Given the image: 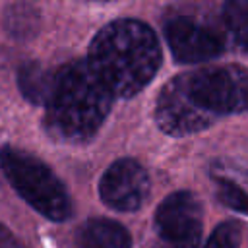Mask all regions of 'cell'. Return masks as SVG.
I'll return each instance as SVG.
<instances>
[{
	"instance_id": "obj_1",
	"label": "cell",
	"mask_w": 248,
	"mask_h": 248,
	"mask_svg": "<svg viewBox=\"0 0 248 248\" xmlns=\"http://www.w3.org/2000/svg\"><path fill=\"white\" fill-rule=\"evenodd\" d=\"M240 112H248V70L205 66L172 78L161 89L155 122L169 136H188Z\"/></svg>"
},
{
	"instance_id": "obj_2",
	"label": "cell",
	"mask_w": 248,
	"mask_h": 248,
	"mask_svg": "<svg viewBox=\"0 0 248 248\" xmlns=\"http://www.w3.org/2000/svg\"><path fill=\"white\" fill-rule=\"evenodd\" d=\"M87 62L114 97H132L157 74L161 46L153 29L143 21L116 19L95 35Z\"/></svg>"
},
{
	"instance_id": "obj_3",
	"label": "cell",
	"mask_w": 248,
	"mask_h": 248,
	"mask_svg": "<svg viewBox=\"0 0 248 248\" xmlns=\"http://www.w3.org/2000/svg\"><path fill=\"white\" fill-rule=\"evenodd\" d=\"M112 99V91L93 66L87 60H74L56 72L45 128L60 141H85L108 116Z\"/></svg>"
},
{
	"instance_id": "obj_4",
	"label": "cell",
	"mask_w": 248,
	"mask_h": 248,
	"mask_svg": "<svg viewBox=\"0 0 248 248\" xmlns=\"http://www.w3.org/2000/svg\"><path fill=\"white\" fill-rule=\"evenodd\" d=\"M0 167L14 190L41 215L52 221H66L72 215V202L58 176L35 155L4 145Z\"/></svg>"
},
{
	"instance_id": "obj_5",
	"label": "cell",
	"mask_w": 248,
	"mask_h": 248,
	"mask_svg": "<svg viewBox=\"0 0 248 248\" xmlns=\"http://www.w3.org/2000/svg\"><path fill=\"white\" fill-rule=\"evenodd\" d=\"M155 227L163 242L198 248L202 236V203L192 192H174L155 213Z\"/></svg>"
},
{
	"instance_id": "obj_6",
	"label": "cell",
	"mask_w": 248,
	"mask_h": 248,
	"mask_svg": "<svg viewBox=\"0 0 248 248\" xmlns=\"http://www.w3.org/2000/svg\"><path fill=\"white\" fill-rule=\"evenodd\" d=\"M165 37L174 60L180 64L207 62L225 50V41L215 29L190 17H172L167 21Z\"/></svg>"
},
{
	"instance_id": "obj_7",
	"label": "cell",
	"mask_w": 248,
	"mask_h": 248,
	"mask_svg": "<svg viewBox=\"0 0 248 248\" xmlns=\"http://www.w3.org/2000/svg\"><path fill=\"white\" fill-rule=\"evenodd\" d=\"M99 194L116 211H136L149 194V176L138 161L118 159L101 176Z\"/></svg>"
},
{
	"instance_id": "obj_8",
	"label": "cell",
	"mask_w": 248,
	"mask_h": 248,
	"mask_svg": "<svg viewBox=\"0 0 248 248\" xmlns=\"http://www.w3.org/2000/svg\"><path fill=\"white\" fill-rule=\"evenodd\" d=\"M78 248H130V232L116 221L110 219H89L85 221L76 236Z\"/></svg>"
},
{
	"instance_id": "obj_9",
	"label": "cell",
	"mask_w": 248,
	"mask_h": 248,
	"mask_svg": "<svg viewBox=\"0 0 248 248\" xmlns=\"http://www.w3.org/2000/svg\"><path fill=\"white\" fill-rule=\"evenodd\" d=\"M56 74H50L39 62H25L17 72V85L23 97L35 105H48L54 91Z\"/></svg>"
},
{
	"instance_id": "obj_10",
	"label": "cell",
	"mask_w": 248,
	"mask_h": 248,
	"mask_svg": "<svg viewBox=\"0 0 248 248\" xmlns=\"http://www.w3.org/2000/svg\"><path fill=\"white\" fill-rule=\"evenodd\" d=\"M39 12L29 4H14L6 12V29L12 37L27 39L37 31Z\"/></svg>"
},
{
	"instance_id": "obj_11",
	"label": "cell",
	"mask_w": 248,
	"mask_h": 248,
	"mask_svg": "<svg viewBox=\"0 0 248 248\" xmlns=\"http://www.w3.org/2000/svg\"><path fill=\"white\" fill-rule=\"evenodd\" d=\"M225 23L231 29L234 41L248 50V0H232L227 2L225 8Z\"/></svg>"
},
{
	"instance_id": "obj_12",
	"label": "cell",
	"mask_w": 248,
	"mask_h": 248,
	"mask_svg": "<svg viewBox=\"0 0 248 248\" xmlns=\"http://www.w3.org/2000/svg\"><path fill=\"white\" fill-rule=\"evenodd\" d=\"M240 244V227L234 221L221 223L211 236L207 238L203 248H238Z\"/></svg>"
},
{
	"instance_id": "obj_13",
	"label": "cell",
	"mask_w": 248,
	"mask_h": 248,
	"mask_svg": "<svg viewBox=\"0 0 248 248\" xmlns=\"http://www.w3.org/2000/svg\"><path fill=\"white\" fill-rule=\"evenodd\" d=\"M217 196H219V200H221L227 207H231V209H234V211H238V213H248V196H246L238 186H234L232 182H229V180H219Z\"/></svg>"
},
{
	"instance_id": "obj_14",
	"label": "cell",
	"mask_w": 248,
	"mask_h": 248,
	"mask_svg": "<svg viewBox=\"0 0 248 248\" xmlns=\"http://www.w3.org/2000/svg\"><path fill=\"white\" fill-rule=\"evenodd\" d=\"M155 248H182V246H174V244H167V242H163V244H159V246H155Z\"/></svg>"
}]
</instances>
